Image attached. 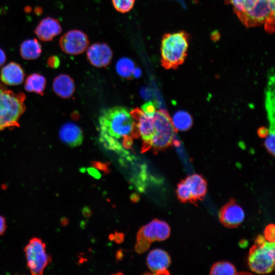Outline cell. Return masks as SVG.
Listing matches in <instances>:
<instances>
[{"mask_svg":"<svg viewBox=\"0 0 275 275\" xmlns=\"http://www.w3.org/2000/svg\"><path fill=\"white\" fill-rule=\"evenodd\" d=\"M99 122L100 134L119 143L121 139L122 145L126 150L132 148L133 139L140 136L137 122L124 107L118 106L104 110Z\"/></svg>","mask_w":275,"mask_h":275,"instance_id":"1","label":"cell"},{"mask_svg":"<svg viewBox=\"0 0 275 275\" xmlns=\"http://www.w3.org/2000/svg\"><path fill=\"white\" fill-rule=\"evenodd\" d=\"M26 97L15 93L0 83V130L18 127L20 117L25 111Z\"/></svg>","mask_w":275,"mask_h":275,"instance_id":"2","label":"cell"},{"mask_svg":"<svg viewBox=\"0 0 275 275\" xmlns=\"http://www.w3.org/2000/svg\"><path fill=\"white\" fill-rule=\"evenodd\" d=\"M188 35L184 31L165 34L161 42V64L166 69L181 65L187 56Z\"/></svg>","mask_w":275,"mask_h":275,"instance_id":"3","label":"cell"},{"mask_svg":"<svg viewBox=\"0 0 275 275\" xmlns=\"http://www.w3.org/2000/svg\"><path fill=\"white\" fill-rule=\"evenodd\" d=\"M274 242L267 240L258 235L250 249L248 264L252 271L259 274L268 273L274 267Z\"/></svg>","mask_w":275,"mask_h":275,"instance_id":"4","label":"cell"},{"mask_svg":"<svg viewBox=\"0 0 275 275\" xmlns=\"http://www.w3.org/2000/svg\"><path fill=\"white\" fill-rule=\"evenodd\" d=\"M153 121L155 130L149 150L152 149L154 153H157L173 144L175 130L169 114L165 110H156Z\"/></svg>","mask_w":275,"mask_h":275,"instance_id":"5","label":"cell"},{"mask_svg":"<svg viewBox=\"0 0 275 275\" xmlns=\"http://www.w3.org/2000/svg\"><path fill=\"white\" fill-rule=\"evenodd\" d=\"M45 248V243L37 238L31 239L25 248L27 264L33 274H42L50 261Z\"/></svg>","mask_w":275,"mask_h":275,"instance_id":"6","label":"cell"},{"mask_svg":"<svg viewBox=\"0 0 275 275\" xmlns=\"http://www.w3.org/2000/svg\"><path fill=\"white\" fill-rule=\"evenodd\" d=\"M90 41L87 34L78 30H72L65 33L59 40L62 50L70 55H78L85 51Z\"/></svg>","mask_w":275,"mask_h":275,"instance_id":"7","label":"cell"},{"mask_svg":"<svg viewBox=\"0 0 275 275\" xmlns=\"http://www.w3.org/2000/svg\"><path fill=\"white\" fill-rule=\"evenodd\" d=\"M86 54L90 63L98 68L108 66L113 56V51L109 45L100 42L94 43L89 46Z\"/></svg>","mask_w":275,"mask_h":275,"instance_id":"8","label":"cell"},{"mask_svg":"<svg viewBox=\"0 0 275 275\" xmlns=\"http://www.w3.org/2000/svg\"><path fill=\"white\" fill-rule=\"evenodd\" d=\"M170 231V227L166 222L154 219L142 227L139 231L137 236L152 242L166 240L169 237Z\"/></svg>","mask_w":275,"mask_h":275,"instance_id":"9","label":"cell"},{"mask_svg":"<svg viewBox=\"0 0 275 275\" xmlns=\"http://www.w3.org/2000/svg\"><path fill=\"white\" fill-rule=\"evenodd\" d=\"M219 218L225 226L230 228H235L243 221L244 212L235 200L231 199L221 209Z\"/></svg>","mask_w":275,"mask_h":275,"instance_id":"10","label":"cell"},{"mask_svg":"<svg viewBox=\"0 0 275 275\" xmlns=\"http://www.w3.org/2000/svg\"><path fill=\"white\" fill-rule=\"evenodd\" d=\"M171 264V258L168 253L160 249L150 252L147 257V265L149 269L156 274H169L168 270Z\"/></svg>","mask_w":275,"mask_h":275,"instance_id":"11","label":"cell"},{"mask_svg":"<svg viewBox=\"0 0 275 275\" xmlns=\"http://www.w3.org/2000/svg\"><path fill=\"white\" fill-rule=\"evenodd\" d=\"M59 21L54 18L47 17L41 20L35 30L37 37L43 41L52 40L62 32Z\"/></svg>","mask_w":275,"mask_h":275,"instance_id":"12","label":"cell"},{"mask_svg":"<svg viewBox=\"0 0 275 275\" xmlns=\"http://www.w3.org/2000/svg\"><path fill=\"white\" fill-rule=\"evenodd\" d=\"M59 137L64 144L71 147L80 145L84 139L81 128L71 122H66L61 126L59 130Z\"/></svg>","mask_w":275,"mask_h":275,"instance_id":"13","label":"cell"},{"mask_svg":"<svg viewBox=\"0 0 275 275\" xmlns=\"http://www.w3.org/2000/svg\"><path fill=\"white\" fill-rule=\"evenodd\" d=\"M191 199V203L196 204L203 200L207 192V182L201 175L194 174L184 179Z\"/></svg>","mask_w":275,"mask_h":275,"instance_id":"14","label":"cell"},{"mask_svg":"<svg viewBox=\"0 0 275 275\" xmlns=\"http://www.w3.org/2000/svg\"><path fill=\"white\" fill-rule=\"evenodd\" d=\"M24 72L21 66L15 62H10L1 69L0 78L9 86L20 85L23 81Z\"/></svg>","mask_w":275,"mask_h":275,"instance_id":"15","label":"cell"},{"mask_svg":"<svg viewBox=\"0 0 275 275\" xmlns=\"http://www.w3.org/2000/svg\"><path fill=\"white\" fill-rule=\"evenodd\" d=\"M52 88L54 93L63 98L70 97L75 91L73 80L65 74H60L54 79Z\"/></svg>","mask_w":275,"mask_h":275,"instance_id":"16","label":"cell"},{"mask_svg":"<svg viewBox=\"0 0 275 275\" xmlns=\"http://www.w3.org/2000/svg\"><path fill=\"white\" fill-rule=\"evenodd\" d=\"M20 53L25 60H32L38 58L42 52V46L38 40L30 39L24 41L20 46Z\"/></svg>","mask_w":275,"mask_h":275,"instance_id":"17","label":"cell"},{"mask_svg":"<svg viewBox=\"0 0 275 275\" xmlns=\"http://www.w3.org/2000/svg\"><path fill=\"white\" fill-rule=\"evenodd\" d=\"M232 5L234 12L242 20L252 12L263 0H228Z\"/></svg>","mask_w":275,"mask_h":275,"instance_id":"18","label":"cell"},{"mask_svg":"<svg viewBox=\"0 0 275 275\" xmlns=\"http://www.w3.org/2000/svg\"><path fill=\"white\" fill-rule=\"evenodd\" d=\"M46 83V80L44 76L38 73H33L26 77L24 88L27 92L43 95Z\"/></svg>","mask_w":275,"mask_h":275,"instance_id":"19","label":"cell"},{"mask_svg":"<svg viewBox=\"0 0 275 275\" xmlns=\"http://www.w3.org/2000/svg\"><path fill=\"white\" fill-rule=\"evenodd\" d=\"M171 120L175 131L187 130L193 124L192 117L189 113L184 111L176 112Z\"/></svg>","mask_w":275,"mask_h":275,"instance_id":"20","label":"cell"},{"mask_svg":"<svg viewBox=\"0 0 275 275\" xmlns=\"http://www.w3.org/2000/svg\"><path fill=\"white\" fill-rule=\"evenodd\" d=\"M116 69L120 76L124 78H129L132 75L135 69L134 63L128 58H122L117 61Z\"/></svg>","mask_w":275,"mask_h":275,"instance_id":"21","label":"cell"},{"mask_svg":"<svg viewBox=\"0 0 275 275\" xmlns=\"http://www.w3.org/2000/svg\"><path fill=\"white\" fill-rule=\"evenodd\" d=\"M235 267L231 263L221 261L214 263L210 269V274L234 275L237 274Z\"/></svg>","mask_w":275,"mask_h":275,"instance_id":"22","label":"cell"},{"mask_svg":"<svg viewBox=\"0 0 275 275\" xmlns=\"http://www.w3.org/2000/svg\"><path fill=\"white\" fill-rule=\"evenodd\" d=\"M135 0H112L115 9L121 13L129 12L134 7Z\"/></svg>","mask_w":275,"mask_h":275,"instance_id":"23","label":"cell"},{"mask_svg":"<svg viewBox=\"0 0 275 275\" xmlns=\"http://www.w3.org/2000/svg\"><path fill=\"white\" fill-rule=\"evenodd\" d=\"M176 194L178 199L183 203L189 202L191 203V199L188 192L186 183L182 180L177 185Z\"/></svg>","mask_w":275,"mask_h":275,"instance_id":"24","label":"cell"},{"mask_svg":"<svg viewBox=\"0 0 275 275\" xmlns=\"http://www.w3.org/2000/svg\"><path fill=\"white\" fill-rule=\"evenodd\" d=\"M151 242L146 239L139 236H136V243L135 245V251L139 253H143L149 249Z\"/></svg>","mask_w":275,"mask_h":275,"instance_id":"25","label":"cell"},{"mask_svg":"<svg viewBox=\"0 0 275 275\" xmlns=\"http://www.w3.org/2000/svg\"><path fill=\"white\" fill-rule=\"evenodd\" d=\"M264 238L270 242H274V226L273 224L268 225L264 230Z\"/></svg>","mask_w":275,"mask_h":275,"instance_id":"26","label":"cell"},{"mask_svg":"<svg viewBox=\"0 0 275 275\" xmlns=\"http://www.w3.org/2000/svg\"><path fill=\"white\" fill-rule=\"evenodd\" d=\"M141 109L145 113L149 115H153L156 110L155 104L152 101H148L144 103L141 106Z\"/></svg>","mask_w":275,"mask_h":275,"instance_id":"27","label":"cell"},{"mask_svg":"<svg viewBox=\"0 0 275 275\" xmlns=\"http://www.w3.org/2000/svg\"><path fill=\"white\" fill-rule=\"evenodd\" d=\"M91 164L95 168L100 170L105 174L109 173L110 170L108 168V163H104L100 161H92Z\"/></svg>","mask_w":275,"mask_h":275,"instance_id":"28","label":"cell"},{"mask_svg":"<svg viewBox=\"0 0 275 275\" xmlns=\"http://www.w3.org/2000/svg\"><path fill=\"white\" fill-rule=\"evenodd\" d=\"M274 135L269 136L265 142V145L268 151L274 155Z\"/></svg>","mask_w":275,"mask_h":275,"instance_id":"29","label":"cell"},{"mask_svg":"<svg viewBox=\"0 0 275 275\" xmlns=\"http://www.w3.org/2000/svg\"><path fill=\"white\" fill-rule=\"evenodd\" d=\"M48 66L51 68H57L60 64V59L58 56H50L47 61Z\"/></svg>","mask_w":275,"mask_h":275,"instance_id":"30","label":"cell"},{"mask_svg":"<svg viewBox=\"0 0 275 275\" xmlns=\"http://www.w3.org/2000/svg\"><path fill=\"white\" fill-rule=\"evenodd\" d=\"M109 238H112V240H114L117 243H120L124 241V235L122 233L116 232L115 234L110 235Z\"/></svg>","mask_w":275,"mask_h":275,"instance_id":"31","label":"cell"},{"mask_svg":"<svg viewBox=\"0 0 275 275\" xmlns=\"http://www.w3.org/2000/svg\"><path fill=\"white\" fill-rule=\"evenodd\" d=\"M88 173L93 177L96 178H100V173L96 170V168H89L88 170Z\"/></svg>","mask_w":275,"mask_h":275,"instance_id":"32","label":"cell"},{"mask_svg":"<svg viewBox=\"0 0 275 275\" xmlns=\"http://www.w3.org/2000/svg\"><path fill=\"white\" fill-rule=\"evenodd\" d=\"M6 228V221L4 217L0 215V235L3 234Z\"/></svg>","mask_w":275,"mask_h":275,"instance_id":"33","label":"cell"},{"mask_svg":"<svg viewBox=\"0 0 275 275\" xmlns=\"http://www.w3.org/2000/svg\"><path fill=\"white\" fill-rule=\"evenodd\" d=\"M6 61V56L4 51L0 48V67L2 66Z\"/></svg>","mask_w":275,"mask_h":275,"instance_id":"34","label":"cell"},{"mask_svg":"<svg viewBox=\"0 0 275 275\" xmlns=\"http://www.w3.org/2000/svg\"><path fill=\"white\" fill-rule=\"evenodd\" d=\"M82 214L85 217H89L92 214V210L89 207H85L82 210Z\"/></svg>","mask_w":275,"mask_h":275,"instance_id":"35","label":"cell"},{"mask_svg":"<svg viewBox=\"0 0 275 275\" xmlns=\"http://www.w3.org/2000/svg\"><path fill=\"white\" fill-rule=\"evenodd\" d=\"M141 70L136 68L134 69L132 73V75L134 76L135 77H139L141 75Z\"/></svg>","mask_w":275,"mask_h":275,"instance_id":"36","label":"cell"},{"mask_svg":"<svg viewBox=\"0 0 275 275\" xmlns=\"http://www.w3.org/2000/svg\"><path fill=\"white\" fill-rule=\"evenodd\" d=\"M131 200L133 202H138L140 199V197L136 194H132L130 196Z\"/></svg>","mask_w":275,"mask_h":275,"instance_id":"37","label":"cell"},{"mask_svg":"<svg viewBox=\"0 0 275 275\" xmlns=\"http://www.w3.org/2000/svg\"><path fill=\"white\" fill-rule=\"evenodd\" d=\"M43 10L40 7H37L35 9V13L37 15H40L42 13Z\"/></svg>","mask_w":275,"mask_h":275,"instance_id":"38","label":"cell"},{"mask_svg":"<svg viewBox=\"0 0 275 275\" xmlns=\"http://www.w3.org/2000/svg\"><path fill=\"white\" fill-rule=\"evenodd\" d=\"M24 11L26 13H29L31 11V8L30 7H29V6H26L24 8Z\"/></svg>","mask_w":275,"mask_h":275,"instance_id":"39","label":"cell"}]
</instances>
